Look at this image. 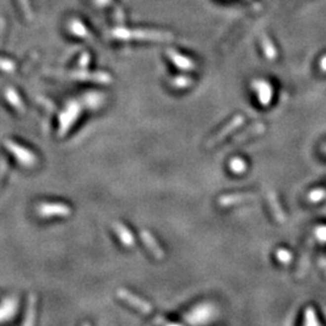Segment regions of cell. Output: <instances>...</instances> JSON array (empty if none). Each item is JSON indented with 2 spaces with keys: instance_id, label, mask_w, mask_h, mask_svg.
Instances as JSON below:
<instances>
[{
  "instance_id": "obj_12",
  "label": "cell",
  "mask_w": 326,
  "mask_h": 326,
  "mask_svg": "<svg viewBox=\"0 0 326 326\" xmlns=\"http://www.w3.org/2000/svg\"><path fill=\"white\" fill-rule=\"evenodd\" d=\"M278 257L282 261H284V262H286V261L290 260V254H289V252L284 251V250H281V251L278 252Z\"/></svg>"
},
{
  "instance_id": "obj_8",
  "label": "cell",
  "mask_w": 326,
  "mask_h": 326,
  "mask_svg": "<svg viewBox=\"0 0 326 326\" xmlns=\"http://www.w3.org/2000/svg\"><path fill=\"white\" fill-rule=\"evenodd\" d=\"M251 196L250 195H227L222 196L219 200V204L222 206H228L232 204H237V203L244 202V201L250 200Z\"/></svg>"
},
{
  "instance_id": "obj_3",
  "label": "cell",
  "mask_w": 326,
  "mask_h": 326,
  "mask_svg": "<svg viewBox=\"0 0 326 326\" xmlns=\"http://www.w3.org/2000/svg\"><path fill=\"white\" fill-rule=\"evenodd\" d=\"M139 235H140L141 241H143L144 244L146 245V248L149 249V251H150L157 260L164 259V256H165L164 250L162 249V246L160 245V243L157 242V239L155 238V236L152 235L150 231L140 230Z\"/></svg>"
},
{
  "instance_id": "obj_15",
  "label": "cell",
  "mask_w": 326,
  "mask_h": 326,
  "mask_svg": "<svg viewBox=\"0 0 326 326\" xmlns=\"http://www.w3.org/2000/svg\"><path fill=\"white\" fill-rule=\"evenodd\" d=\"M161 326H180V325H176V324H170V323H165L164 325H161Z\"/></svg>"
},
{
  "instance_id": "obj_1",
  "label": "cell",
  "mask_w": 326,
  "mask_h": 326,
  "mask_svg": "<svg viewBox=\"0 0 326 326\" xmlns=\"http://www.w3.org/2000/svg\"><path fill=\"white\" fill-rule=\"evenodd\" d=\"M38 215L43 217V219H50L53 216L67 217L72 214V208L64 203H52V202H42L37 205Z\"/></svg>"
},
{
  "instance_id": "obj_2",
  "label": "cell",
  "mask_w": 326,
  "mask_h": 326,
  "mask_svg": "<svg viewBox=\"0 0 326 326\" xmlns=\"http://www.w3.org/2000/svg\"><path fill=\"white\" fill-rule=\"evenodd\" d=\"M119 298H121L122 301H124L126 303H128L130 307L137 309L138 312L143 314H150L152 312L151 304L148 301L143 300V298L137 296L135 293L128 291L127 289H119L116 292Z\"/></svg>"
},
{
  "instance_id": "obj_5",
  "label": "cell",
  "mask_w": 326,
  "mask_h": 326,
  "mask_svg": "<svg viewBox=\"0 0 326 326\" xmlns=\"http://www.w3.org/2000/svg\"><path fill=\"white\" fill-rule=\"evenodd\" d=\"M37 312H38V297L34 295V293H31V295L28 296V301H27L26 314H24L22 326H34L35 320H37Z\"/></svg>"
},
{
  "instance_id": "obj_11",
  "label": "cell",
  "mask_w": 326,
  "mask_h": 326,
  "mask_svg": "<svg viewBox=\"0 0 326 326\" xmlns=\"http://www.w3.org/2000/svg\"><path fill=\"white\" fill-rule=\"evenodd\" d=\"M6 172H7V163L4 159H2L1 161H0V185H1V181L2 179H4Z\"/></svg>"
},
{
  "instance_id": "obj_6",
  "label": "cell",
  "mask_w": 326,
  "mask_h": 326,
  "mask_svg": "<svg viewBox=\"0 0 326 326\" xmlns=\"http://www.w3.org/2000/svg\"><path fill=\"white\" fill-rule=\"evenodd\" d=\"M18 309V300L10 297L0 303V323H5L12 319Z\"/></svg>"
},
{
  "instance_id": "obj_4",
  "label": "cell",
  "mask_w": 326,
  "mask_h": 326,
  "mask_svg": "<svg viewBox=\"0 0 326 326\" xmlns=\"http://www.w3.org/2000/svg\"><path fill=\"white\" fill-rule=\"evenodd\" d=\"M113 230L116 233V236H118L119 241L121 242L122 245H124L126 248H132L134 245V236L132 235V232H130L129 228L126 225L121 224V222H114Z\"/></svg>"
},
{
  "instance_id": "obj_10",
  "label": "cell",
  "mask_w": 326,
  "mask_h": 326,
  "mask_svg": "<svg viewBox=\"0 0 326 326\" xmlns=\"http://www.w3.org/2000/svg\"><path fill=\"white\" fill-rule=\"evenodd\" d=\"M270 201H271V203H272V206H273L274 211H276V216H278V217H277V219H279V220H281V221H283V214H282V210H281V209H279V204L277 205V203H276V198H274V197H271V198H270Z\"/></svg>"
},
{
  "instance_id": "obj_7",
  "label": "cell",
  "mask_w": 326,
  "mask_h": 326,
  "mask_svg": "<svg viewBox=\"0 0 326 326\" xmlns=\"http://www.w3.org/2000/svg\"><path fill=\"white\" fill-rule=\"evenodd\" d=\"M6 146L9 148V150L12 152L13 156H15L22 164L32 165L35 163V157L33 156V154H31V152L27 151L26 149L21 148V146L12 143H6Z\"/></svg>"
},
{
  "instance_id": "obj_13",
  "label": "cell",
  "mask_w": 326,
  "mask_h": 326,
  "mask_svg": "<svg viewBox=\"0 0 326 326\" xmlns=\"http://www.w3.org/2000/svg\"><path fill=\"white\" fill-rule=\"evenodd\" d=\"M232 167H233V170H236V172H238V167H239V169L241 170H243V168H244V163L243 162H241V161H237V160H236V161H233L232 162Z\"/></svg>"
},
{
  "instance_id": "obj_9",
  "label": "cell",
  "mask_w": 326,
  "mask_h": 326,
  "mask_svg": "<svg viewBox=\"0 0 326 326\" xmlns=\"http://www.w3.org/2000/svg\"><path fill=\"white\" fill-rule=\"evenodd\" d=\"M306 326H318L314 311L312 308H308L306 311Z\"/></svg>"
},
{
  "instance_id": "obj_16",
  "label": "cell",
  "mask_w": 326,
  "mask_h": 326,
  "mask_svg": "<svg viewBox=\"0 0 326 326\" xmlns=\"http://www.w3.org/2000/svg\"><path fill=\"white\" fill-rule=\"evenodd\" d=\"M82 326H92L91 324H89V323H83Z\"/></svg>"
},
{
  "instance_id": "obj_14",
  "label": "cell",
  "mask_w": 326,
  "mask_h": 326,
  "mask_svg": "<svg viewBox=\"0 0 326 326\" xmlns=\"http://www.w3.org/2000/svg\"><path fill=\"white\" fill-rule=\"evenodd\" d=\"M318 235H319V237L322 239H326V228H320V230L318 231Z\"/></svg>"
}]
</instances>
